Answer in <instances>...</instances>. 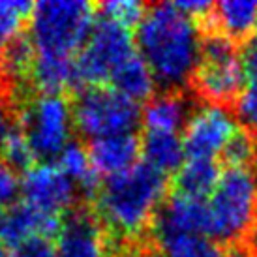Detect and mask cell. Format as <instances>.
I'll return each mask as SVG.
<instances>
[{"label": "cell", "mask_w": 257, "mask_h": 257, "mask_svg": "<svg viewBox=\"0 0 257 257\" xmlns=\"http://www.w3.org/2000/svg\"><path fill=\"white\" fill-rule=\"evenodd\" d=\"M15 120L29 141L36 164L55 165L72 141L73 118L68 96L30 94L15 109Z\"/></svg>", "instance_id": "8992f818"}, {"label": "cell", "mask_w": 257, "mask_h": 257, "mask_svg": "<svg viewBox=\"0 0 257 257\" xmlns=\"http://www.w3.org/2000/svg\"><path fill=\"white\" fill-rule=\"evenodd\" d=\"M220 160L227 167H253L257 164V137L244 128H238L221 150Z\"/></svg>", "instance_id": "7402d4cb"}, {"label": "cell", "mask_w": 257, "mask_h": 257, "mask_svg": "<svg viewBox=\"0 0 257 257\" xmlns=\"http://www.w3.org/2000/svg\"><path fill=\"white\" fill-rule=\"evenodd\" d=\"M98 15V4L49 0L34 4L29 36L38 55L72 58L85 45Z\"/></svg>", "instance_id": "5b68a950"}, {"label": "cell", "mask_w": 257, "mask_h": 257, "mask_svg": "<svg viewBox=\"0 0 257 257\" xmlns=\"http://www.w3.org/2000/svg\"><path fill=\"white\" fill-rule=\"evenodd\" d=\"M21 193L29 207L58 218H64L73 207L83 203L77 184L57 165H34L23 175Z\"/></svg>", "instance_id": "9c48e42d"}, {"label": "cell", "mask_w": 257, "mask_h": 257, "mask_svg": "<svg viewBox=\"0 0 257 257\" xmlns=\"http://www.w3.org/2000/svg\"><path fill=\"white\" fill-rule=\"evenodd\" d=\"M212 27L235 43L255 36L257 2L248 0H223L214 4Z\"/></svg>", "instance_id": "2e32d148"}, {"label": "cell", "mask_w": 257, "mask_h": 257, "mask_svg": "<svg viewBox=\"0 0 257 257\" xmlns=\"http://www.w3.org/2000/svg\"><path fill=\"white\" fill-rule=\"evenodd\" d=\"M2 214H4V212H2V208H0V223H2Z\"/></svg>", "instance_id": "1f68e13d"}, {"label": "cell", "mask_w": 257, "mask_h": 257, "mask_svg": "<svg viewBox=\"0 0 257 257\" xmlns=\"http://www.w3.org/2000/svg\"><path fill=\"white\" fill-rule=\"evenodd\" d=\"M242 70L246 83L257 81V45L251 43L242 55Z\"/></svg>", "instance_id": "83f0119b"}, {"label": "cell", "mask_w": 257, "mask_h": 257, "mask_svg": "<svg viewBox=\"0 0 257 257\" xmlns=\"http://www.w3.org/2000/svg\"><path fill=\"white\" fill-rule=\"evenodd\" d=\"M220 167L216 160H184L173 179V193L190 199H208L220 180Z\"/></svg>", "instance_id": "e0dca14e"}, {"label": "cell", "mask_w": 257, "mask_h": 257, "mask_svg": "<svg viewBox=\"0 0 257 257\" xmlns=\"http://www.w3.org/2000/svg\"><path fill=\"white\" fill-rule=\"evenodd\" d=\"M137 51L132 30L103 15H96L92 30L75 57L81 85L105 86L118 66Z\"/></svg>", "instance_id": "ba28073f"}, {"label": "cell", "mask_w": 257, "mask_h": 257, "mask_svg": "<svg viewBox=\"0 0 257 257\" xmlns=\"http://www.w3.org/2000/svg\"><path fill=\"white\" fill-rule=\"evenodd\" d=\"M251 235L257 236V208H255V220H253V231H251Z\"/></svg>", "instance_id": "4dcf8cb0"}, {"label": "cell", "mask_w": 257, "mask_h": 257, "mask_svg": "<svg viewBox=\"0 0 257 257\" xmlns=\"http://www.w3.org/2000/svg\"><path fill=\"white\" fill-rule=\"evenodd\" d=\"M158 257H160V255H158Z\"/></svg>", "instance_id": "d6a6232c"}, {"label": "cell", "mask_w": 257, "mask_h": 257, "mask_svg": "<svg viewBox=\"0 0 257 257\" xmlns=\"http://www.w3.org/2000/svg\"><path fill=\"white\" fill-rule=\"evenodd\" d=\"M152 242L162 257H225V246L195 233L150 229Z\"/></svg>", "instance_id": "9a60e30c"}, {"label": "cell", "mask_w": 257, "mask_h": 257, "mask_svg": "<svg viewBox=\"0 0 257 257\" xmlns=\"http://www.w3.org/2000/svg\"><path fill=\"white\" fill-rule=\"evenodd\" d=\"M34 4L23 0H0V57L4 51L25 34Z\"/></svg>", "instance_id": "ffe728a7"}, {"label": "cell", "mask_w": 257, "mask_h": 257, "mask_svg": "<svg viewBox=\"0 0 257 257\" xmlns=\"http://www.w3.org/2000/svg\"><path fill=\"white\" fill-rule=\"evenodd\" d=\"M238 124L225 107L203 105L193 111L184 128V154L188 160H216L235 136Z\"/></svg>", "instance_id": "30bf717a"}, {"label": "cell", "mask_w": 257, "mask_h": 257, "mask_svg": "<svg viewBox=\"0 0 257 257\" xmlns=\"http://www.w3.org/2000/svg\"><path fill=\"white\" fill-rule=\"evenodd\" d=\"M12 257H57V246L47 236H29L10 250Z\"/></svg>", "instance_id": "484cf974"}, {"label": "cell", "mask_w": 257, "mask_h": 257, "mask_svg": "<svg viewBox=\"0 0 257 257\" xmlns=\"http://www.w3.org/2000/svg\"><path fill=\"white\" fill-rule=\"evenodd\" d=\"M167 175L147 162H137L130 171L101 180L94 212L107 233L109 244L147 235L167 197Z\"/></svg>", "instance_id": "7a4b0ae2"}, {"label": "cell", "mask_w": 257, "mask_h": 257, "mask_svg": "<svg viewBox=\"0 0 257 257\" xmlns=\"http://www.w3.org/2000/svg\"><path fill=\"white\" fill-rule=\"evenodd\" d=\"M136 47L162 92L188 90L199 64L201 30L175 2L147 4L136 29Z\"/></svg>", "instance_id": "6da1fadb"}, {"label": "cell", "mask_w": 257, "mask_h": 257, "mask_svg": "<svg viewBox=\"0 0 257 257\" xmlns=\"http://www.w3.org/2000/svg\"><path fill=\"white\" fill-rule=\"evenodd\" d=\"M109 257H158V250L150 235L147 233L141 238L109 244Z\"/></svg>", "instance_id": "d4e9b609"}, {"label": "cell", "mask_w": 257, "mask_h": 257, "mask_svg": "<svg viewBox=\"0 0 257 257\" xmlns=\"http://www.w3.org/2000/svg\"><path fill=\"white\" fill-rule=\"evenodd\" d=\"M253 250H250L246 244H233L225 248V257H253Z\"/></svg>", "instance_id": "f546056e"}, {"label": "cell", "mask_w": 257, "mask_h": 257, "mask_svg": "<svg viewBox=\"0 0 257 257\" xmlns=\"http://www.w3.org/2000/svg\"><path fill=\"white\" fill-rule=\"evenodd\" d=\"M235 114L242 122L244 130L257 136V81L246 83L235 101Z\"/></svg>", "instance_id": "cb8c5ba5"}, {"label": "cell", "mask_w": 257, "mask_h": 257, "mask_svg": "<svg viewBox=\"0 0 257 257\" xmlns=\"http://www.w3.org/2000/svg\"><path fill=\"white\" fill-rule=\"evenodd\" d=\"M0 158L6 162L15 173L30 171L36 164V158L30 150V145L27 141L25 134L21 132L17 120L6 130V134L0 139Z\"/></svg>", "instance_id": "44dd1931"}, {"label": "cell", "mask_w": 257, "mask_h": 257, "mask_svg": "<svg viewBox=\"0 0 257 257\" xmlns=\"http://www.w3.org/2000/svg\"><path fill=\"white\" fill-rule=\"evenodd\" d=\"M73 130L86 139L136 134L141 124V107L113 86L81 88L72 101Z\"/></svg>", "instance_id": "52a82bcc"}, {"label": "cell", "mask_w": 257, "mask_h": 257, "mask_svg": "<svg viewBox=\"0 0 257 257\" xmlns=\"http://www.w3.org/2000/svg\"><path fill=\"white\" fill-rule=\"evenodd\" d=\"M141 154L143 162L152 165L154 169L167 173H177L184 164V143L179 134H158L145 132L141 137Z\"/></svg>", "instance_id": "d6986e66"}, {"label": "cell", "mask_w": 257, "mask_h": 257, "mask_svg": "<svg viewBox=\"0 0 257 257\" xmlns=\"http://www.w3.org/2000/svg\"><path fill=\"white\" fill-rule=\"evenodd\" d=\"M244 85L246 79L238 45L214 27L201 30L199 64L188 86L193 98H199L205 105L227 109L235 105Z\"/></svg>", "instance_id": "277c9868"}, {"label": "cell", "mask_w": 257, "mask_h": 257, "mask_svg": "<svg viewBox=\"0 0 257 257\" xmlns=\"http://www.w3.org/2000/svg\"><path fill=\"white\" fill-rule=\"evenodd\" d=\"M57 257H109L107 233L90 205L79 203L64 214Z\"/></svg>", "instance_id": "8fae6325"}, {"label": "cell", "mask_w": 257, "mask_h": 257, "mask_svg": "<svg viewBox=\"0 0 257 257\" xmlns=\"http://www.w3.org/2000/svg\"><path fill=\"white\" fill-rule=\"evenodd\" d=\"M193 98L186 90L160 92L152 96L141 109V124L145 132L158 134H179L193 114Z\"/></svg>", "instance_id": "5bb4252c"}, {"label": "cell", "mask_w": 257, "mask_h": 257, "mask_svg": "<svg viewBox=\"0 0 257 257\" xmlns=\"http://www.w3.org/2000/svg\"><path fill=\"white\" fill-rule=\"evenodd\" d=\"M207 203V236L221 246L246 244L257 208V173L253 167H225Z\"/></svg>", "instance_id": "3957f363"}, {"label": "cell", "mask_w": 257, "mask_h": 257, "mask_svg": "<svg viewBox=\"0 0 257 257\" xmlns=\"http://www.w3.org/2000/svg\"><path fill=\"white\" fill-rule=\"evenodd\" d=\"M62 227V218L58 216L43 214L36 208L29 207L27 203L14 205L2 214L0 223V242L6 248H14L19 242H23L29 236H58Z\"/></svg>", "instance_id": "4fadbf2b"}, {"label": "cell", "mask_w": 257, "mask_h": 257, "mask_svg": "<svg viewBox=\"0 0 257 257\" xmlns=\"http://www.w3.org/2000/svg\"><path fill=\"white\" fill-rule=\"evenodd\" d=\"M145 12H147V4L137 0H113V2L98 4V15H103L128 30L139 27V23L145 17Z\"/></svg>", "instance_id": "603a6c76"}, {"label": "cell", "mask_w": 257, "mask_h": 257, "mask_svg": "<svg viewBox=\"0 0 257 257\" xmlns=\"http://www.w3.org/2000/svg\"><path fill=\"white\" fill-rule=\"evenodd\" d=\"M90 164L98 175L114 177L130 171L141 154V137L137 134H120L94 139L86 147Z\"/></svg>", "instance_id": "7c38bea8"}, {"label": "cell", "mask_w": 257, "mask_h": 257, "mask_svg": "<svg viewBox=\"0 0 257 257\" xmlns=\"http://www.w3.org/2000/svg\"><path fill=\"white\" fill-rule=\"evenodd\" d=\"M19 192H21L19 175L0 158V208L14 207Z\"/></svg>", "instance_id": "4316f807"}, {"label": "cell", "mask_w": 257, "mask_h": 257, "mask_svg": "<svg viewBox=\"0 0 257 257\" xmlns=\"http://www.w3.org/2000/svg\"><path fill=\"white\" fill-rule=\"evenodd\" d=\"M15 122V111L2 96H0V139L6 134V130Z\"/></svg>", "instance_id": "f1b7e54d"}, {"label": "cell", "mask_w": 257, "mask_h": 257, "mask_svg": "<svg viewBox=\"0 0 257 257\" xmlns=\"http://www.w3.org/2000/svg\"><path fill=\"white\" fill-rule=\"evenodd\" d=\"M116 92L124 94L134 101H149L154 96L156 81L150 73L149 66L139 53H134L130 58L122 62L109 81Z\"/></svg>", "instance_id": "ac0fdd59"}]
</instances>
